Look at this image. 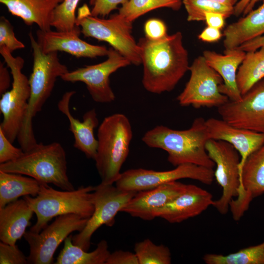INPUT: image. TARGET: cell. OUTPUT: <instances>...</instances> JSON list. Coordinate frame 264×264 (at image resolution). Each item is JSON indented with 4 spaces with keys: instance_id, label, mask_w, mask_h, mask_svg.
<instances>
[{
    "instance_id": "cell-1",
    "label": "cell",
    "mask_w": 264,
    "mask_h": 264,
    "mask_svg": "<svg viewBox=\"0 0 264 264\" xmlns=\"http://www.w3.org/2000/svg\"><path fill=\"white\" fill-rule=\"evenodd\" d=\"M182 39L180 31L159 40L139 39L142 83L146 90L155 94L171 91L189 70L188 53Z\"/></svg>"
},
{
    "instance_id": "cell-2",
    "label": "cell",
    "mask_w": 264,
    "mask_h": 264,
    "mask_svg": "<svg viewBox=\"0 0 264 264\" xmlns=\"http://www.w3.org/2000/svg\"><path fill=\"white\" fill-rule=\"evenodd\" d=\"M205 120L201 117L196 118L184 130L158 125L147 131L142 140L149 147L166 151L168 162L174 166L193 164L213 169L215 164L206 150L209 137Z\"/></svg>"
},
{
    "instance_id": "cell-3",
    "label": "cell",
    "mask_w": 264,
    "mask_h": 264,
    "mask_svg": "<svg viewBox=\"0 0 264 264\" xmlns=\"http://www.w3.org/2000/svg\"><path fill=\"white\" fill-rule=\"evenodd\" d=\"M29 37L33 59L32 72L29 78L30 95L27 112L17 138L23 152L37 143L33 118L49 97L57 78L69 71L67 66L60 62L58 52L44 53L31 32Z\"/></svg>"
},
{
    "instance_id": "cell-4",
    "label": "cell",
    "mask_w": 264,
    "mask_h": 264,
    "mask_svg": "<svg viewBox=\"0 0 264 264\" xmlns=\"http://www.w3.org/2000/svg\"><path fill=\"white\" fill-rule=\"evenodd\" d=\"M0 171L28 176L63 190H75L67 174L66 152L58 142L37 143L16 159L0 164Z\"/></svg>"
},
{
    "instance_id": "cell-5",
    "label": "cell",
    "mask_w": 264,
    "mask_h": 264,
    "mask_svg": "<svg viewBox=\"0 0 264 264\" xmlns=\"http://www.w3.org/2000/svg\"><path fill=\"white\" fill-rule=\"evenodd\" d=\"M132 137L131 124L125 114L114 113L103 119L98 129V146L94 159L102 183L113 184L118 180Z\"/></svg>"
},
{
    "instance_id": "cell-6",
    "label": "cell",
    "mask_w": 264,
    "mask_h": 264,
    "mask_svg": "<svg viewBox=\"0 0 264 264\" xmlns=\"http://www.w3.org/2000/svg\"><path fill=\"white\" fill-rule=\"evenodd\" d=\"M95 187L81 186L72 191L55 190L47 184L41 183L40 190L36 197H23L37 217L30 231L39 233L53 218L74 214L89 219L94 206L93 192Z\"/></svg>"
},
{
    "instance_id": "cell-7",
    "label": "cell",
    "mask_w": 264,
    "mask_h": 264,
    "mask_svg": "<svg viewBox=\"0 0 264 264\" xmlns=\"http://www.w3.org/2000/svg\"><path fill=\"white\" fill-rule=\"evenodd\" d=\"M132 23L117 13L107 19L93 16L86 4L78 9L76 21L85 37L109 43L132 64L138 66L142 62L138 44L132 34Z\"/></svg>"
},
{
    "instance_id": "cell-8",
    "label": "cell",
    "mask_w": 264,
    "mask_h": 264,
    "mask_svg": "<svg viewBox=\"0 0 264 264\" xmlns=\"http://www.w3.org/2000/svg\"><path fill=\"white\" fill-rule=\"evenodd\" d=\"M0 54L11 71L13 81L11 88L1 95L0 111L3 120L0 130L13 143L17 138L28 109L30 95L29 79L22 72L24 61L20 56L14 57L4 46Z\"/></svg>"
},
{
    "instance_id": "cell-9",
    "label": "cell",
    "mask_w": 264,
    "mask_h": 264,
    "mask_svg": "<svg viewBox=\"0 0 264 264\" xmlns=\"http://www.w3.org/2000/svg\"><path fill=\"white\" fill-rule=\"evenodd\" d=\"M136 193L102 182L95 186L93 192V213L83 230L71 235L73 243L88 251L94 233L103 225L112 226L117 213L121 211Z\"/></svg>"
},
{
    "instance_id": "cell-10",
    "label": "cell",
    "mask_w": 264,
    "mask_h": 264,
    "mask_svg": "<svg viewBox=\"0 0 264 264\" xmlns=\"http://www.w3.org/2000/svg\"><path fill=\"white\" fill-rule=\"evenodd\" d=\"M190 76L176 100L183 107L217 108L229 99L221 93L220 86L223 83L220 75L205 61L203 56L197 57L189 66Z\"/></svg>"
},
{
    "instance_id": "cell-11",
    "label": "cell",
    "mask_w": 264,
    "mask_h": 264,
    "mask_svg": "<svg viewBox=\"0 0 264 264\" xmlns=\"http://www.w3.org/2000/svg\"><path fill=\"white\" fill-rule=\"evenodd\" d=\"M88 219L74 214L56 217L39 233L26 231L23 237L29 246L28 264H51L59 245L72 232H81Z\"/></svg>"
},
{
    "instance_id": "cell-12",
    "label": "cell",
    "mask_w": 264,
    "mask_h": 264,
    "mask_svg": "<svg viewBox=\"0 0 264 264\" xmlns=\"http://www.w3.org/2000/svg\"><path fill=\"white\" fill-rule=\"evenodd\" d=\"M206 150L216 166L214 178L222 189L221 196L214 200L213 206L220 214L225 215L231 201L238 194L241 156L231 144L222 140L209 139Z\"/></svg>"
},
{
    "instance_id": "cell-13",
    "label": "cell",
    "mask_w": 264,
    "mask_h": 264,
    "mask_svg": "<svg viewBox=\"0 0 264 264\" xmlns=\"http://www.w3.org/2000/svg\"><path fill=\"white\" fill-rule=\"evenodd\" d=\"M183 178L211 185L215 179L214 171L213 168L193 164L179 165L174 169L165 171L131 169L121 173L115 183L122 189L137 192Z\"/></svg>"
},
{
    "instance_id": "cell-14",
    "label": "cell",
    "mask_w": 264,
    "mask_h": 264,
    "mask_svg": "<svg viewBox=\"0 0 264 264\" xmlns=\"http://www.w3.org/2000/svg\"><path fill=\"white\" fill-rule=\"evenodd\" d=\"M107 57L103 62L69 71L60 78L65 82L85 83L91 98L96 102L110 103L115 100V96L110 86V75L131 63L112 47L109 48Z\"/></svg>"
},
{
    "instance_id": "cell-15",
    "label": "cell",
    "mask_w": 264,
    "mask_h": 264,
    "mask_svg": "<svg viewBox=\"0 0 264 264\" xmlns=\"http://www.w3.org/2000/svg\"><path fill=\"white\" fill-rule=\"evenodd\" d=\"M221 119L230 124L264 134V78L237 101L218 108Z\"/></svg>"
},
{
    "instance_id": "cell-16",
    "label": "cell",
    "mask_w": 264,
    "mask_h": 264,
    "mask_svg": "<svg viewBox=\"0 0 264 264\" xmlns=\"http://www.w3.org/2000/svg\"><path fill=\"white\" fill-rule=\"evenodd\" d=\"M236 199L229 205L234 220L238 221L248 209L252 199L264 193V144L250 154L242 169Z\"/></svg>"
},
{
    "instance_id": "cell-17",
    "label": "cell",
    "mask_w": 264,
    "mask_h": 264,
    "mask_svg": "<svg viewBox=\"0 0 264 264\" xmlns=\"http://www.w3.org/2000/svg\"><path fill=\"white\" fill-rule=\"evenodd\" d=\"M81 28L77 26L71 31H36L37 42L44 53L63 51L77 58H96L107 56L106 46L90 44L80 38Z\"/></svg>"
},
{
    "instance_id": "cell-18",
    "label": "cell",
    "mask_w": 264,
    "mask_h": 264,
    "mask_svg": "<svg viewBox=\"0 0 264 264\" xmlns=\"http://www.w3.org/2000/svg\"><path fill=\"white\" fill-rule=\"evenodd\" d=\"M188 184L174 181L137 192L121 212L145 220H151L161 208L183 192Z\"/></svg>"
},
{
    "instance_id": "cell-19",
    "label": "cell",
    "mask_w": 264,
    "mask_h": 264,
    "mask_svg": "<svg viewBox=\"0 0 264 264\" xmlns=\"http://www.w3.org/2000/svg\"><path fill=\"white\" fill-rule=\"evenodd\" d=\"M213 195L208 191L193 184H188L185 191L159 209L156 217L171 223L181 222L199 215L214 204Z\"/></svg>"
},
{
    "instance_id": "cell-20",
    "label": "cell",
    "mask_w": 264,
    "mask_h": 264,
    "mask_svg": "<svg viewBox=\"0 0 264 264\" xmlns=\"http://www.w3.org/2000/svg\"><path fill=\"white\" fill-rule=\"evenodd\" d=\"M205 124L209 139L227 142L239 153L240 174L248 156L264 144V134L234 126L222 119L210 118Z\"/></svg>"
},
{
    "instance_id": "cell-21",
    "label": "cell",
    "mask_w": 264,
    "mask_h": 264,
    "mask_svg": "<svg viewBox=\"0 0 264 264\" xmlns=\"http://www.w3.org/2000/svg\"><path fill=\"white\" fill-rule=\"evenodd\" d=\"M75 91L66 92L58 102V110L67 118L69 130L74 138V147L83 153L87 157L94 160L97 152L98 140L94 134V130L99 124L97 114L94 109L87 111L82 121L71 113L69 103Z\"/></svg>"
},
{
    "instance_id": "cell-22",
    "label": "cell",
    "mask_w": 264,
    "mask_h": 264,
    "mask_svg": "<svg viewBox=\"0 0 264 264\" xmlns=\"http://www.w3.org/2000/svg\"><path fill=\"white\" fill-rule=\"evenodd\" d=\"M246 52L237 48L225 49L223 54L211 50H204L202 56L207 64L215 69L223 80L219 87L220 92L230 101H237L242 95L237 83V73Z\"/></svg>"
},
{
    "instance_id": "cell-23",
    "label": "cell",
    "mask_w": 264,
    "mask_h": 264,
    "mask_svg": "<svg viewBox=\"0 0 264 264\" xmlns=\"http://www.w3.org/2000/svg\"><path fill=\"white\" fill-rule=\"evenodd\" d=\"M34 213L23 198L10 202L0 208V240L11 245L24 236Z\"/></svg>"
},
{
    "instance_id": "cell-24",
    "label": "cell",
    "mask_w": 264,
    "mask_h": 264,
    "mask_svg": "<svg viewBox=\"0 0 264 264\" xmlns=\"http://www.w3.org/2000/svg\"><path fill=\"white\" fill-rule=\"evenodd\" d=\"M64 0H0L8 11L27 25L36 24L43 31L51 30L53 13Z\"/></svg>"
},
{
    "instance_id": "cell-25",
    "label": "cell",
    "mask_w": 264,
    "mask_h": 264,
    "mask_svg": "<svg viewBox=\"0 0 264 264\" xmlns=\"http://www.w3.org/2000/svg\"><path fill=\"white\" fill-rule=\"evenodd\" d=\"M264 35V0L257 9L224 30L223 44L225 49L236 48L242 44Z\"/></svg>"
},
{
    "instance_id": "cell-26",
    "label": "cell",
    "mask_w": 264,
    "mask_h": 264,
    "mask_svg": "<svg viewBox=\"0 0 264 264\" xmlns=\"http://www.w3.org/2000/svg\"><path fill=\"white\" fill-rule=\"evenodd\" d=\"M41 183L30 176L0 171V208L20 197L38 195Z\"/></svg>"
},
{
    "instance_id": "cell-27",
    "label": "cell",
    "mask_w": 264,
    "mask_h": 264,
    "mask_svg": "<svg viewBox=\"0 0 264 264\" xmlns=\"http://www.w3.org/2000/svg\"><path fill=\"white\" fill-rule=\"evenodd\" d=\"M110 253L108 243L104 240L98 242L93 251L88 252L74 244L70 235L64 241V247L54 264H105Z\"/></svg>"
},
{
    "instance_id": "cell-28",
    "label": "cell",
    "mask_w": 264,
    "mask_h": 264,
    "mask_svg": "<svg viewBox=\"0 0 264 264\" xmlns=\"http://www.w3.org/2000/svg\"><path fill=\"white\" fill-rule=\"evenodd\" d=\"M264 78V46H262L257 50L246 52L239 67L237 83L242 96Z\"/></svg>"
},
{
    "instance_id": "cell-29",
    "label": "cell",
    "mask_w": 264,
    "mask_h": 264,
    "mask_svg": "<svg viewBox=\"0 0 264 264\" xmlns=\"http://www.w3.org/2000/svg\"><path fill=\"white\" fill-rule=\"evenodd\" d=\"M202 260L206 264H264V242L227 255L206 254Z\"/></svg>"
},
{
    "instance_id": "cell-30",
    "label": "cell",
    "mask_w": 264,
    "mask_h": 264,
    "mask_svg": "<svg viewBox=\"0 0 264 264\" xmlns=\"http://www.w3.org/2000/svg\"><path fill=\"white\" fill-rule=\"evenodd\" d=\"M182 0H129L120 8L117 13L120 17L132 22L146 13L160 8L179 10Z\"/></svg>"
},
{
    "instance_id": "cell-31",
    "label": "cell",
    "mask_w": 264,
    "mask_h": 264,
    "mask_svg": "<svg viewBox=\"0 0 264 264\" xmlns=\"http://www.w3.org/2000/svg\"><path fill=\"white\" fill-rule=\"evenodd\" d=\"M187 13L188 22L205 21V14L209 12L222 14L228 18L233 15L234 7L213 0H182Z\"/></svg>"
},
{
    "instance_id": "cell-32",
    "label": "cell",
    "mask_w": 264,
    "mask_h": 264,
    "mask_svg": "<svg viewBox=\"0 0 264 264\" xmlns=\"http://www.w3.org/2000/svg\"><path fill=\"white\" fill-rule=\"evenodd\" d=\"M134 250L139 264H171V253L168 247L156 245L149 239L136 242Z\"/></svg>"
},
{
    "instance_id": "cell-33",
    "label": "cell",
    "mask_w": 264,
    "mask_h": 264,
    "mask_svg": "<svg viewBox=\"0 0 264 264\" xmlns=\"http://www.w3.org/2000/svg\"><path fill=\"white\" fill-rule=\"evenodd\" d=\"M80 0H64L54 10L51 26L56 30L68 31L73 30L76 24L75 12ZM95 0H90L89 3L93 5Z\"/></svg>"
},
{
    "instance_id": "cell-34",
    "label": "cell",
    "mask_w": 264,
    "mask_h": 264,
    "mask_svg": "<svg viewBox=\"0 0 264 264\" xmlns=\"http://www.w3.org/2000/svg\"><path fill=\"white\" fill-rule=\"evenodd\" d=\"M2 46L6 47L12 53L15 50L25 47L16 37L11 22L3 16L0 19V47Z\"/></svg>"
},
{
    "instance_id": "cell-35",
    "label": "cell",
    "mask_w": 264,
    "mask_h": 264,
    "mask_svg": "<svg viewBox=\"0 0 264 264\" xmlns=\"http://www.w3.org/2000/svg\"><path fill=\"white\" fill-rule=\"evenodd\" d=\"M0 264H27L26 257L17 245H11L2 242H0Z\"/></svg>"
},
{
    "instance_id": "cell-36",
    "label": "cell",
    "mask_w": 264,
    "mask_h": 264,
    "mask_svg": "<svg viewBox=\"0 0 264 264\" xmlns=\"http://www.w3.org/2000/svg\"><path fill=\"white\" fill-rule=\"evenodd\" d=\"M0 130V164L13 161L23 153L20 148L14 146Z\"/></svg>"
},
{
    "instance_id": "cell-37",
    "label": "cell",
    "mask_w": 264,
    "mask_h": 264,
    "mask_svg": "<svg viewBox=\"0 0 264 264\" xmlns=\"http://www.w3.org/2000/svg\"><path fill=\"white\" fill-rule=\"evenodd\" d=\"M145 37L152 40H159L167 35V28L160 19L152 18L147 20L144 26Z\"/></svg>"
},
{
    "instance_id": "cell-38",
    "label": "cell",
    "mask_w": 264,
    "mask_h": 264,
    "mask_svg": "<svg viewBox=\"0 0 264 264\" xmlns=\"http://www.w3.org/2000/svg\"><path fill=\"white\" fill-rule=\"evenodd\" d=\"M129 0H95L91 11L93 16H108L112 11L117 9L119 4L124 5Z\"/></svg>"
},
{
    "instance_id": "cell-39",
    "label": "cell",
    "mask_w": 264,
    "mask_h": 264,
    "mask_svg": "<svg viewBox=\"0 0 264 264\" xmlns=\"http://www.w3.org/2000/svg\"><path fill=\"white\" fill-rule=\"evenodd\" d=\"M105 264H139L135 253L118 250L110 253Z\"/></svg>"
},
{
    "instance_id": "cell-40",
    "label": "cell",
    "mask_w": 264,
    "mask_h": 264,
    "mask_svg": "<svg viewBox=\"0 0 264 264\" xmlns=\"http://www.w3.org/2000/svg\"><path fill=\"white\" fill-rule=\"evenodd\" d=\"M262 0H239L234 6L233 15L236 17L241 15L244 16L253 10L257 3Z\"/></svg>"
},
{
    "instance_id": "cell-41",
    "label": "cell",
    "mask_w": 264,
    "mask_h": 264,
    "mask_svg": "<svg viewBox=\"0 0 264 264\" xmlns=\"http://www.w3.org/2000/svg\"><path fill=\"white\" fill-rule=\"evenodd\" d=\"M222 36L220 29L207 26L198 35V38L203 42L213 43L219 41Z\"/></svg>"
},
{
    "instance_id": "cell-42",
    "label": "cell",
    "mask_w": 264,
    "mask_h": 264,
    "mask_svg": "<svg viewBox=\"0 0 264 264\" xmlns=\"http://www.w3.org/2000/svg\"><path fill=\"white\" fill-rule=\"evenodd\" d=\"M225 19L222 14L217 12H209L205 14V21L207 26L220 30L224 26Z\"/></svg>"
},
{
    "instance_id": "cell-43",
    "label": "cell",
    "mask_w": 264,
    "mask_h": 264,
    "mask_svg": "<svg viewBox=\"0 0 264 264\" xmlns=\"http://www.w3.org/2000/svg\"><path fill=\"white\" fill-rule=\"evenodd\" d=\"M10 73L7 67L0 62V94L1 95L8 90L10 85Z\"/></svg>"
},
{
    "instance_id": "cell-44",
    "label": "cell",
    "mask_w": 264,
    "mask_h": 264,
    "mask_svg": "<svg viewBox=\"0 0 264 264\" xmlns=\"http://www.w3.org/2000/svg\"><path fill=\"white\" fill-rule=\"evenodd\" d=\"M262 46H264V35L248 41L237 48L248 52L257 50Z\"/></svg>"
},
{
    "instance_id": "cell-45",
    "label": "cell",
    "mask_w": 264,
    "mask_h": 264,
    "mask_svg": "<svg viewBox=\"0 0 264 264\" xmlns=\"http://www.w3.org/2000/svg\"><path fill=\"white\" fill-rule=\"evenodd\" d=\"M218 2L234 7L238 1V0H213Z\"/></svg>"
}]
</instances>
